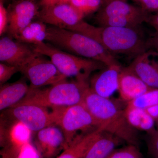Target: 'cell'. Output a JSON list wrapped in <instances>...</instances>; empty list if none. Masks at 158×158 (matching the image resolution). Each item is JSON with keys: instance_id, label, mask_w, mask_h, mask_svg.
Instances as JSON below:
<instances>
[{"instance_id": "obj_9", "label": "cell", "mask_w": 158, "mask_h": 158, "mask_svg": "<svg viewBox=\"0 0 158 158\" xmlns=\"http://www.w3.org/2000/svg\"><path fill=\"white\" fill-rule=\"evenodd\" d=\"M43 55L36 52L24 65L19 68L20 72L31 82L30 87L40 88L52 86L66 80L52 62Z\"/></svg>"}, {"instance_id": "obj_35", "label": "cell", "mask_w": 158, "mask_h": 158, "mask_svg": "<svg viewBox=\"0 0 158 158\" xmlns=\"http://www.w3.org/2000/svg\"><path fill=\"white\" fill-rule=\"evenodd\" d=\"M147 23L153 27L156 31L158 30V13L156 15L150 16Z\"/></svg>"}, {"instance_id": "obj_1", "label": "cell", "mask_w": 158, "mask_h": 158, "mask_svg": "<svg viewBox=\"0 0 158 158\" xmlns=\"http://www.w3.org/2000/svg\"><path fill=\"white\" fill-rule=\"evenodd\" d=\"M83 103L93 116L99 129L113 134L129 144L138 146L139 139L137 130L129 123L124 110L115 102L99 96L90 88Z\"/></svg>"}, {"instance_id": "obj_22", "label": "cell", "mask_w": 158, "mask_h": 158, "mask_svg": "<svg viewBox=\"0 0 158 158\" xmlns=\"http://www.w3.org/2000/svg\"><path fill=\"white\" fill-rule=\"evenodd\" d=\"M148 17L138 16H110L96 19L100 27H138L144 22H147Z\"/></svg>"}, {"instance_id": "obj_15", "label": "cell", "mask_w": 158, "mask_h": 158, "mask_svg": "<svg viewBox=\"0 0 158 158\" xmlns=\"http://www.w3.org/2000/svg\"><path fill=\"white\" fill-rule=\"evenodd\" d=\"M154 54L147 51L135 58L127 67L150 88L158 89V63L150 59Z\"/></svg>"}, {"instance_id": "obj_5", "label": "cell", "mask_w": 158, "mask_h": 158, "mask_svg": "<svg viewBox=\"0 0 158 158\" xmlns=\"http://www.w3.org/2000/svg\"><path fill=\"white\" fill-rule=\"evenodd\" d=\"M37 17L45 24L85 35L100 43L101 27L85 21L84 15L70 3L43 6Z\"/></svg>"}, {"instance_id": "obj_17", "label": "cell", "mask_w": 158, "mask_h": 158, "mask_svg": "<svg viewBox=\"0 0 158 158\" xmlns=\"http://www.w3.org/2000/svg\"><path fill=\"white\" fill-rule=\"evenodd\" d=\"M102 132L98 129L78 135L56 158H83Z\"/></svg>"}, {"instance_id": "obj_32", "label": "cell", "mask_w": 158, "mask_h": 158, "mask_svg": "<svg viewBox=\"0 0 158 158\" xmlns=\"http://www.w3.org/2000/svg\"><path fill=\"white\" fill-rule=\"evenodd\" d=\"M150 46L154 49L155 55L158 56V30L151 38H149Z\"/></svg>"}, {"instance_id": "obj_26", "label": "cell", "mask_w": 158, "mask_h": 158, "mask_svg": "<svg viewBox=\"0 0 158 158\" xmlns=\"http://www.w3.org/2000/svg\"><path fill=\"white\" fill-rule=\"evenodd\" d=\"M18 67L13 66L6 63L1 62L0 63V84L1 85H3L4 83L7 82L11 78V77L19 72Z\"/></svg>"}, {"instance_id": "obj_25", "label": "cell", "mask_w": 158, "mask_h": 158, "mask_svg": "<svg viewBox=\"0 0 158 158\" xmlns=\"http://www.w3.org/2000/svg\"><path fill=\"white\" fill-rule=\"evenodd\" d=\"M107 158H143L138 146L132 144L115 149Z\"/></svg>"}, {"instance_id": "obj_39", "label": "cell", "mask_w": 158, "mask_h": 158, "mask_svg": "<svg viewBox=\"0 0 158 158\" xmlns=\"http://www.w3.org/2000/svg\"><path fill=\"white\" fill-rule=\"evenodd\" d=\"M43 1V0H40V1Z\"/></svg>"}, {"instance_id": "obj_30", "label": "cell", "mask_w": 158, "mask_h": 158, "mask_svg": "<svg viewBox=\"0 0 158 158\" xmlns=\"http://www.w3.org/2000/svg\"><path fill=\"white\" fill-rule=\"evenodd\" d=\"M102 2V0H87L84 11L85 16L96 11L100 7Z\"/></svg>"}, {"instance_id": "obj_29", "label": "cell", "mask_w": 158, "mask_h": 158, "mask_svg": "<svg viewBox=\"0 0 158 158\" xmlns=\"http://www.w3.org/2000/svg\"><path fill=\"white\" fill-rule=\"evenodd\" d=\"M145 11H154L158 10V0H131Z\"/></svg>"}, {"instance_id": "obj_20", "label": "cell", "mask_w": 158, "mask_h": 158, "mask_svg": "<svg viewBox=\"0 0 158 158\" xmlns=\"http://www.w3.org/2000/svg\"><path fill=\"white\" fill-rule=\"evenodd\" d=\"M124 111L129 123L135 129L145 132L148 135L156 131L155 120L146 110L127 106Z\"/></svg>"}, {"instance_id": "obj_19", "label": "cell", "mask_w": 158, "mask_h": 158, "mask_svg": "<svg viewBox=\"0 0 158 158\" xmlns=\"http://www.w3.org/2000/svg\"><path fill=\"white\" fill-rule=\"evenodd\" d=\"M123 141L113 134L103 131L83 158H107Z\"/></svg>"}, {"instance_id": "obj_6", "label": "cell", "mask_w": 158, "mask_h": 158, "mask_svg": "<svg viewBox=\"0 0 158 158\" xmlns=\"http://www.w3.org/2000/svg\"><path fill=\"white\" fill-rule=\"evenodd\" d=\"M36 52L48 57L62 74L66 77L90 80V75L106 65L99 61L67 52L48 43L33 45Z\"/></svg>"}, {"instance_id": "obj_3", "label": "cell", "mask_w": 158, "mask_h": 158, "mask_svg": "<svg viewBox=\"0 0 158 158\" xmlns=\"http://www.w3.org/2000/svg\"><path fill=\"white\" fill-rule=\"evenodd\" d=\"M45 40L62 50L99 61L107 66L120 64L101 44L73 31L51 26L48 27Z\"/></svg>"}, {"instance_id": "obj_34", "label": "cell", "mask_w": 158, "mask_h": 158, "mask_svg": "<svg viewBox=\"0 0 158 158\" xmlns=\"http://www.w3.org/2000/svg\"><path fill=\"white\" fill-rule=\"evenodd\" d=\"M148 114L156 120L158 118V103L145 110Z\"/></svg>"}, {"instance_id": "obj_18", "label": "cell", "mask_w": 158, "mask_h": 158, "mask_svg": "<svg viewBox=\"0 0 158 158\" xmlns=\"http://www.w3.org/2000/svg\"><path fill=\"white\" fill-rule=\"evenodd\" d=\"M115 16H138L148 17V12L140 7L130 5L123 0H112L99 11L95 19Z\"/></svg>"}, {"instance_id": "obj_24", "label": "cell", "mask_w": 158, "mask_h": 158, "mask_svg": "<svg viewBox=\"0 0 158 158\" xmlns=\"http://www.w3.org/2000/svg\"><path fill=\"white\" fill-rule=\"evenodd\" d=\"M157 103L158 89H153L128 102L127 106L146 110Z\"/></svg>"}, {"instance_id": "obj_27", "label": "cell", "mask_w": 158, "mask_h": 158, "mask_svg": "<svg viewBox=\"0 0 158 158\" xmlns=\"http://www.w3.org/2000/svg\"><path fill=\"white\" fill-rule=\"evenodd\" d=\"M147 147L148 152L153 158H158V131L148 135Z\"/></svg>"}, {"instance_id": "obj_14", "label": "cell", "mask_w": 158, "mask_h": 158, "mask_svg": "<svg viewBox=\"0 0 158 158\" xmlns=\"http://www.w3.org/2000/svg\"><path fill=\"white\" fill-rule=\"evenodd\" d=\"M152 89L127 67L122 68L118 89L122 100L128 102Z\"/></svg>"}, {"instance_id": "obj_11", "label": "cell", "mask_w": 158, "mask_h": 158, "mask_svg": "<svg viewBox=\"0 0 158 158\" xmlns=\"http://www.w3.org/2000/svg\"><path fill=\"white\" fill-rule=\"evenodd\" d=\"M35 133L34 144L41 158H55L65 149L64 134L57 126L48 127Z\"/></svg>"}, {"instance_id": "obj_36", "label": "cell", "mask_w": 158, "mask_h": 158, "mask_svg": "<svg viewBox=\"0 0 158 158\" xmlns=\"http://www.w3.org/2000/svg\"><path fill=\"white\" fill-rule=\"evenodd\" d=\"M1 158H11V155L7 151L3 149L1 152Z\"/></svg>"}, {"instance_id": "obj_33", "label": "cell", "mask_w": 158, "mask_h": 158, "mask_svg": "<svg viewBox=\"0 0 158 158\" xmlns=\"http://www.w3.org/2000/svg\"><path fill=\"white\" fill-rule=\"evenodd\" d=\"M70 1L71 0H43L40 1V4L43 6L56 4H65L70 3Z\"/></svg>"}, {"instance_id": "obj_13", "label": "cell", "mask_w": 158, "mask_h": 158, "mask_svg": "<svg viewBox=\"0 0 158 158\" xmlns=\"http://www.w3.org/2000/svg\"><path fill=\"white\" fill-rule=\"evenodd\" d=\"M122 67L120 64L106 66L89 80L90 90L99 96L110 98L118 90Z\"/></svg>"}, {"instance_id": "obj_4", "label": "cell", "mask_w": 158, "mask_h": 158, "mask_svg": "<svg viewBox=\"0 0 158 158\" xmlns=\"http://www.w3.org/2000/svg\"><path fill=\"white\" fill-rule=\"evenodd\" d=\"M102 45L113 56L122 55L135 58L150 48L149 38L140 27H101Z\"/></svg>"}, {"instance_id": "obj_2", "label": "cell", "mask_w": 158, "mask_h": 158, "mask_svg": "<svg viewBox=\"0 0 158 158\" xmlns=\"http://www.w3.org/2000/svg\"><path fill=\"white\" fill-rule=\"evenodd\" d=\"M90 88L89 80L76 79H66L48 88L30 87L27 94L16 105L33 104L52 110L67 107L83 103Z\"/></svg>"}, {"instance_id": "obj_37", "label": "cell", "mask_w": 158, "mask_h": 158, "mask_svg": "<svg viewBox=\"0 0 158 158\" xmlns=\"http://www.w3.org/2000/svg\"><path fill=\"white\" fill-rule=\"evenodd\" d=\"M156 129L158 131V118L156 120Z\"/></svg>"}, {"instance_id": "obj_7", "label": "cell", "mask_w": 158, "mask_h": 158, "mask_svg": "<svg viewBox=\"0 0 158 158\" xmlns=\"http://www.w3.org/2000/svg\"><path fill=\"white\" fill-rule=\"evenodd\" d=\"M52 111L56 117V125L61 128L64 134L65 148L78 135V132L85 134L99 129L96 121L83 103Z\"/></svg>"}, {"instance_id": "obj_21", "label": "cell", "mask_w": 158, "mask_h": 158, "mask_svg": "<svg viewBox=\"0 0 158 158\" xmlns=\"http://www.w3.org/2000/svg\"><path fill=\"white\" fill-rule=\"evenodd\" d=\"M47 27L44 23L32 22L20 32L17 40L26 44L37 45L44 42L47 35Z\"/></svg>"}, {"instance_id": "obj_38", "label": "cell", "mask_w": 158, "mask_h": 158, "mask_svg": "<svg viewBox=\"0 0 158 158\" xmlns=\"http://www.w3.org/2000/svg\"><path fill=\"white\" fill-rule=\"evenodd\" d=\"M111 1H112V0H105V2H106V3L109 2Z\"/></svg>"}, {"instance_id": "obj_12", "label": "cell", "mask_w": 158, "mask_h": 158, "mask_svg": "<svg viewBox=\"0 0 158 158\" xmlns=\"http://www.w3.org/2000/svg\"><path fill=\"white\" fill-rule=\"evenodd\" d=\"M36 53L34 47L27 44L15 41L9 37L0 40V61L19 69L24 65Z\"/></svg>"}, {"instance_id": "obj_31", "label": "cell", "mask_w": 158, "mask_h": 158, "mask_svg": "<svg viewBox=\"0 0 158 158\" xmlns=\"http://www.w3.org/2000/svg\"><path fill=\"white\" fill-rule=\"evenodd\" d=\"M86 3L87 0H71L69 3L85 17L84 11L86 7Z\"/></svg>"}, {"instance_id": "obj_23", "label": "cell", "mask_w": 158, "mask_h": 158, "mask_svg": "<svg viewBox=\"0 0 158 158\" xmlns=\"http://www.w3.org/2000/svg\"><path fill=\"white\" fill-rule=\"evenodd\" d=\"M3 148L9 153L11 158H42L35 144L32 141L20 147L6 146Z\"/></svg>"}, {"instance_id": "obj_8", "label": "cell", "mask_w": 158, "mask_h": 158, "mask_svg": "<svg viewBox=\"0 0 158 158\" xmlns=\"http://www.w3.org/2000/svg\"><path fill=\"white\" fill-rule=\"evenodd\" d=\"M47 109L33 104H21L4 110L2 116L19 122L32 132L36 133L48 127L56 125L55 115Z\"/></svg>"}, {"instance_id": "obj_10", "label": "cell", "mask_w": 158, "mask_h": 158, "mask_svg": "<svg viewBox=\"0 0 158 158\" xmlns=\"http://www.w3.org/2000/svg\"><path fill=\"white\" fill-rule=\"evenodd\" d=\"M9 37L16 40L20 32L37 16L38 6L33 0H19L8 10Z\"/></svg>"}, {"instance_id": "obj_16", "label": "cell", "mask_w": 158, "mask_h": 158, "mask_svg": "<svg viewBox=\"0 0 158 158\" xmlns=\"http://www.w3.org/2000/svg\"><path fill=\"white\" fill-rule=\"evenodd\" d=\"M30 87L24 80L2 85L0 89V110L4 111L14 106L24 98Z\"/></svg>"}, {"instance_id": "obj_28", "label": "cell", "mask_w": 158, "mask_h": 158, "mask_svg": "<svg viewBox=\"0 0 158 158\" xmlns=\"http://www.w3.org/2000/svg\"><path fill=\"white\" fill-rule=\"evenodd\" d=\"M9 18L8 10L4 6L3 0L0 1V35L2 36L8 30Z\"/></svg>"}]
</instances>
